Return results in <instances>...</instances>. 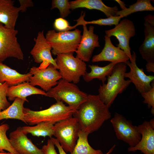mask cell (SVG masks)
Masks as SVG:
<instances>
[{
  "instance_id": "cell-23",
  "label": "cell",
  "mask_w": 154,
  "mask_h": 154,
  "mask_svg": "<svg viewBox=\"0 0 154 154\" xmlns=\"http://www.w3.org/2000/svg\"><path fill=\"white\" fill-rule=\"evenodd\" d=\"M117 64L110 62L103 67L96 65H89L88 66L90 68L91 71L89 72L85 73L82 76L83 79L86 82H89L94 79H98L101 81L102 83H104L107 79L106 77L111 75Z\"/></svg>"
},
{
  "instance_id": "cell-18",
  "label": "cell",
  "mask_w": 154,
  "mask_h": 154,
  "mask_svg": "<svg viewBox=\"0 0 154 154\" xmlns=\"http://www.w3.org/2000/svg\"><path fill=\"white\" fill-rule=\"evenodd\" d=\"M15 1L0 0V22L7 28L15 29L20 11L14 6Z\"/></svg>"
},
{
  "instance_id": "cell-24",
  "label": "cell",
  "mask_w": 154,
  "mask_h": 154,
  "mask_svg": "<svg viewBox=\"0 0 154 154\" xmlns=\"http://www.w3.org/2000/svg\"><path fill=\"white\" fill-rule=\"evenodd\" d=\"M25 101L16 98L12 104L6 109L0 112V121L3 119H16L27 124L24 118V104Z\"/></svg>"
},
{
  "instance_id": "cell-33",
  "label": "cell",
  "mask_w": 154,
  "mask_h": 154,
  "mask_svg": "<svg viewBox=\"0 0 154 154\" xmlns=\"http://www.w3.org/2000/svg\"><path fill=\"white\" fill-rule=\"evenodd\" d=\"M53 25L55 29L59 32L70 31V27L67 21L61 17L55 19Z\"/></svg>"
},
{
  "instance_id": "cell-3",
  "label": "cell",
  "mask_w": 154,
  "mask_h": 154,
  "mask_svg": "<svg viewBox=\"0 0 154 154\" xmlns=\"http://www.w3.org/2000/svg\"><path fill=\"white\" fill-rule=\"evenodd\" d=\"M74 108L66 106L62 101L56 102L48 108L40 111H34L24 108L25 120L31 125L43 122L56 123L72 116L76 111Z\"/></svg>"
},
{
  "instance_id": "cell-9",
  "label": "cell",
  "mask_w": 154,
  "mask_h": 154,
  "mask_svg": "<svg viewBox=\"0 0 154 154\" xmlns=\"http://www.w3.org/2000/svg\"><path fill=\"white\" fill-rule=\"evenodd\" d=\"M18 31L7 28L0 22V62L7 58L24 59V54L16 35Z\"/></svg>"
},
{
  "instance_id": "cell-38",
  "label": "cell",
  "mask_w": 154,
  "mask_h": 154,
  "mask_svg": "<svg viewBox=\"0 0 154 154\" xmlns=\"http://www.w3.org/2000/svg\"><path fill=\"white\" fill-rule=\"evenodd\" d=\"M146 69L148 72H154V63L147 62L146 65Z\"/></svg>"
},
{
  "instance_id": "cell-11",
  "label": "cell",
  "mask_w": 154,
  "mask_h": 154,
  "mask_svg": "<svg viewBox=\"0 0 154 154\" xmlns=\"http://www.w3.org/2000/svg\"><path fill=\"white\" fill-rule=\"evenodd\" d=\"M135 28L133 22L130 20L125 18L121 20L115 27L105 31L106 35L111 37H115L119 42L117 46L123 50L132 60L129 40L131 38L135 35Z\"/></svg>"
},
{
  "instance_id": "cell-1",
  "label": "cell",
  "mask_w": 154,
  "mask_h": 154,
  "mask_svg": "<svg viewBox=\"0 0 154 154\" xmlns=\"http://www.w3.org/2000/svg\"><path fill=\"white\" fill-rule=\"evenodd\" d=\"M109 108L98 95H88L87 100L74 113L80 130L89 134L98 130L104 122L110 118Z\"/></svg>"
},
{
  "instance_id": "cell-19",
  "label": "cell",
  "mask_w": 154,
  "mask_h": 154,
  "mask_svg": "<svg viewBox=\"0 0 154 154\" xmlns=\"http://www.w3.org/2000/svg\"><path fill=\"white\" fill-rule=\"evenodd\" d=\"M34 94H40L47 96L44 91L38 88L28 82H25L18 85L9 87L7 96L9 100L14 101L16 98L29 102L27 97Z\"/></svg>"
},
{
  "instance_id": "cell-2",
  "label": "cell",
  "mask_w": 154,
  "mask_h": 154,
  "mask_svg": "<svg viewBox=\"0 0 154 154\" xmlns=\"http://www.w3.org/2000/svg\"><path fill=\"white\" fill-rule=\"evenodd\" d=\"M126 70L125 63H117L112 74L108 76L107 83H103L100 86L98 95L99 98L109 108L117 95L121 93L131 83L129 79H125Z\"/></svg>"
},
{
  "instance_id": "cell-16",
  "label": "cell",
  "mask_w": 154,
  "mask_h": 154,
  "mask_svg": "<svg viewBox=\"0 0 154 154\" xmlns=\"http://www.w3.org/2000/svg\"><path fill=\"white\" fill-rule=\"evenodd\" d=\"M9 139L11 146L18 154H43L41 149L37 147L28 138L21 127L10 133Z\"/></svg>"
},
{
  "instance_id": "cell-5",
  "label": "cell",
  "mask_w": 154,
  "mask_h": 154,
  "mask_svg": "<svg viewBox=\"0 0 154 154\" xmlns=\"http://www.w3.org/2000/svg\"><path fill=\"white\" fill-rule=\"evenodd\" d=\"M46 93L47 96L54 98L56 102H65L76 110L86 100L88 96L75 84L62 78Z\"/></svg>"
},
{
  "instance_id": "cell-40",
  "label": "cell",
  "mask_w": 154,
  "mask_h": 154,
  "mask_svg": "<svg viewBox=\"0 0 154 154\" xmlns=\"http://www.w3.org/2000/svg\"><path fill=\"white\" fill-rule=\"evenodd\" d=\"M116 147V145H114L109 150L108 152L105 154H111Z\"/></svg>"
},
{
  "instance_id": "cell-36",
  "label": "cell",
  "mask_w": 154,
  "mask_h": 154,
  "mask_svg": "<svg viewBox=\"0 0 154 154\" xmlns=\"http://www.w3.org/2000/svg\"><path fill=\"white\" fill-rule=\"evenodd\" d=\"M51 138L53 141L55 146L57 147L58 150L59 154H67L66 152L63 149L59 143L56 138L53 137H52Z\"/></svg>"
},
{
  "instance_id": "cell-34",
  "label": "cell",
  "mask_w": 154,
  "mask_h": 154,
  "mask_svg": "<svg viewBox=\"0 0 154 154\" xmlns=\"http://www.w3.org/2000/svg\"><path fill=\"white\" fill-rule=\"evenodd\" d=\"M54 144L51 138L49 139L46 145L41 149L43 154H58L55 149Z\"/></svg>"
},
{
  "instance_id": "cell-42",
  "label": "cell",
  "mask_w": 154,
  "mask_h": 154,
  "mask_svg": "<svg viewBox=\"0 0 154 154\" xmlns=\"http://www.w3.org/2000/svg\"></svg>"
},
{
  "instance_id": "cell-22",
  "label": "cell",
  "mask_w": 154,
  "mask_h": 154,
  "mask_svg": "<svg viewBox=\"0 0 154 154\" xmlns=\"http://www.w3.org/2000/svg\"><path fill=\"white\" fill-rule=\"evenodd\" d=\"M30 72L26 74L20 73L7 65L0 62V84L6 82L9 86L27 82L32 76Z\"/></svg>"
},
{
  "instance_id": "cell-17",
  "label": "cell",
  "mask_w": 154,
  "mask_h": 154,
  "mask_svg": "<svg viewBox=\"0 0 154 154\" xmlns=\"http://www.w3.org/2000/svg\"><path fill=\"white\" fill-rule=\"evenodd\" d=\"M104 38L105 44L103 49L99 54L93 56L92 62L108 61L111 62H122L126 64L129 59L125 52L113 44L110 37L105 35Z\"/></svg>"
},
{
  "instance_id": "cell-28",
  "label": "cell",
  "mask_w": 154,
  "mask_h": 154,
  "mask_svg": "<svg viewBox=\"0 0 154 154\" xmlns=\"http://www.w3.org/2000/svg\"><path fill=\"white\" fill-rule=\"evenodd\" d=\"M9 125L7 123L0 125V152L6 151L12 154H18L11 144L6 133L9 129Z\"/></svg>"
},
{
  "instance_id": "cell-25",
  "label": "cell",
  "mask_w": 154,
  "mask_h": 154,
  "mask_svg": "<svg viewBox=\"0 0 154 154\" xmlns=\"http://www.w3.org/2000/svg\"><path fill=\"white\" fill-rule=\"evenodd\" d=\"M55 123L50 122L39 123L33 126H24L21 127L23 131L26 134L31 133L33 136H47L50 138L54 135L53 127Z\"/></svg>"
},
{
  "instance_id": "cell-8",
  "label": "cell",
  "mask_w": 154,
  "mask_h": 154,
  "mask_svg": "<svg viewBox=\"0 0 154 154\" xmlns=\"http://www.w3.org/2000/svg\"><path fill=\"white\" fill-rule=\"evenodd\" d=\"M82 11L80 17L74 20L77 21L75 25L71 26L70 29L79 25H82L83 32L80 42L75 52L76 57L84 62L89 61L95 48L100 46L98 35L94 33V27L90 26L88 29L84 22L85 12Z\"/></svg>"
},
{
  "instance_id": "cell-14",
  "label": "cell",
  "mask_w": 154,
  "mask_h": 154,
  "mask_svg": "<svg viewBox=\"0 0 154 154\" xmlns=\"http://www.w3.org/2000/svg\"><path fill=\"white\" fill-rule=\"evenodd\" d=\"M131 56V61L128 60L126 63L130 70L129 72L125 73V77L129 78L140 93L147 92L152 88L151 83L154 80V76L147 75L143 69L138 67L136 63V55L134 51L133 52Z\"/></svg>"
},
{
  "instance_id": "cell-41",
  "label": "cell",
  "mask_w": 154,
  "mask_h": 154,
  "mask_svg": "<svg viewBox=\"0 0 154 154\" xmlns=\"http://www.w3.org/2000/svg\"><path fill=\"white\" fill-rule=\"evenodd\" d=\"M0 154H12L11 153L8 152H0Z\"/></svg>"
},
{
  "instance_id": "cell-26",
  "label": "cell",
  "mask_w": 154,
  "mask_h": 154,
  "mask_svg": "<svg viewBox=\"0 0 154 154\" xmlns=\"http://www.w3.org/2000/svg\"><path fill=\"white\" fill-rule=\"evenodd\" d=\"M90 134L81 130L76 145L70 154H103L101 150L93 149L89 144L88 136Z\"/></svg>"
},
{
  "instance_id": "cell-12",
  "label": "cell",
  "mask_w": 154,
  "mask_h": 154,
  "mask_svg": "<svg viewBox=\"0 0 154 154\" xmlns=\"http://www.w3.org/2000/svg\"><path fill=\"white\" fill-rule=\"evenodd\" d=\"M29 72L33 76L27 82L33 86H38L47 92L56 86L62 78L59 71L51 64L42 69L33 66Z\"/></svg>"
},
{
  "instance_id": "cell-15",
  "label": "cell",
  "mask_w": 154,
  "mask_h": 154,
  "mask_svg": "<svg viewBox=\"0 0 154 154\" xmlns=\"http://www.w3.org/2000/svg\"><path fill=\"white\" fill-rule=\"evenodd\" d=\"M141 134L140 140L135 146L128 148L129 152L139 150L144 154H154V120L145 121L137 126Z\"/></svg>"
},
{
  "instance_id": "cell-20",
  "label": "cell",
  "mask_w": 154,
  "mask_h": 154,
  "mask_svg": "<svg viewBox=\"0 0 154 154\" xmlns=\"http://www.w3.org/2000/svg\"><path fill=\"white\" fill-rule=\"evenodd\" d=\"M70 9L84 8L89 9H96L103 13L107 17L116 16L118 11V7L115 6L110 7L105 5L101 0H76L69 2Z\"/></svg>"
},
{
  "instance_id": "cell-6",
  "label": "cell",
  "mask_w": 154,
  "mask_h": 154,
  "mask_svg": "<svg viewBox=\"0 0 154 154\" xmlns=\"http://www.w3.org/2000/svg\"><path fill=\"white\" fill-rule=\"evenodd\" d=\"M54 136L66 152L71 153L76 145L80 130L76 119L73 117L56 123L53 125Z\"/></svg>"
},
{
  "instance_id": "cell-7",
  "label": "cell",
  "mask_w": 154,
  "mask_h": 154,
  "mask_svg": "<svg viewBox=\"0 0 154 154\" xmlns=\"http://www.w3.org/2000/svg\"><path fill=\"white\" fill-rule=\"evenodd\" d=\"M55 59L62 79L75 84L78 83L80 77L86 72L85 62L75 57L73 54H59Z\"/></svg>"
},
{
  "instance_id": "cell-10",
  "label": "cell",
  "mask_w": 154,
  "mask_h": 154,
  "mask_svg": "<svg viewBox=\"0 0 154 154\" xmlns=\"http://www.w3.org/2000/svg\"><path fill=\"white\" fill-rule=\"evenodd\" d=\"M110 122L118 139L126 142L129 147L135 146L140 140L141 135L137 126L134 125L131 120L122 115L116 113Z\"/></svg>"
},
{
  "instance_id": "cell-29",
  "label": "cell",
  "mask_w": 154,
  "mask_h": 154,
  "mask_svg": "<svg viewBox=\"0 0 154 154\" xmlns=\"http://www.w3.org/2000/svg\"><path fill=\"white\" fill-rule=\"evenodd\" d=\"M57 8L59 11L61 18L67 17L70 13V5L68 0H52L51 9Z\"/></svg>"
},
{
  "instance_id": "cell-27",
  "label": "cell",
  "mask_w": 154,
  "mask_h": 154,
  "mask_svg": "<svg viewBox=\"0 0 154 154\" xmlns=\"http://www.w3.org/2000/svg\"><path fill=\"white\" fill-rule=\"evenodd\" d=\"M154 11V7L150 0H137L136 3L129 5L128 8L118 11L116 16H121L123 18L138 11Z\"/></svg>"
},
{
  "instance_id": "cell-32",
  "label": "cell",
  "mask_w": 154,
  "mask_h": 154,
  "mask_svg": "<svg viewBox=\"0 0 154 154\" xmlns=\"http://www.w3.org/2000/svg\"><path fill=\"white\" fill-rule=\"evenodd\" d=\"M152 88L149 91L141 93L144 98L143 102L147 104L148 108H151V112L154 114V80L151 82Z\"/></svg>"
},
{
  "instance_id": "cell-35",
  "label": "cell",
  "mask_w": 154,
  "mask_h": 154,
  "mask_svg": "<svg viewBox=\"0 0 154 154\" xmlns=\"http://www.w3.org/2000/svg\"><path fill=\"white\" fill-rule=\"evenodd\" d=\"M20 6L19 7L20 11L24 13L27 11V8L33 6L34 3L31 0H19Z\"/></svg>"
},
{
  "instance_id": "cell-13",
  "label": "cell",
  "mask_w": 154,
  "mask_h": 154,
  "mask_svg": "<svg viewBox=\"0 0 154 154\" xmlns=\"http://www.w3.org/2000/svg\"><path fill=\"white\" fill-rule=\"evenodd\" d=\"M35 45L30 52L35 62L41 63L38 68L41 69L46 68L50 64L58 69L55 59L52 56V47L45 37L44 31H39L34 39Z\"/></svg>"
},
{
  "instance_id": "cell-21",
  "label": "cell",
  "mask_w": 154,
  "mask_h": 154,
  "mask_svg": "<svg viewBox=\"0 0 154 154\" xmlns=\"http://www.w3.org/2000/svg\"><path fill=\"white\" fill-rule=\"evenodd\" d=\"M144 41L139 48L143 59L147 62L154 63V26L145 21Z\"/></svg>"
},
{
  "instance_id": "cell-39",
  "label": "cell",
  "mask_w": 154,
  "mask_h": 154,
  "mask_svg": "<svg viewBox=\"0 0 154 154\" xmlns=\"http://www.w3.org/2000/svg\"><path fill=\"white\" fill-rule=\"evenodd\" d=\"M115 1L119 4L122 10L126 8V5L123 2L119 0Z\"/></svg>"
},
{
  "instance_id": "cell-30",
  "label": "cell",
  "mask_w": 154,
  "mask_h": 154,
  "mask_svg": "<svg viewBox=\"0 0 154 154\" xmlns=\"http://www.w3.org/2000/svg\"><path fill=\"white\" fill-rule=\"evenodd\" d=\"M121 18V16H111L106 18H101L90 21H86L84 20V23L86 24H94L102 25L112 26L117 25Z\"/></svg>"
},
{
  "instance_id": "cell-31",
  "label": "cell",
  "mask_w": 154,
  "mask_h": 154,
  "mask_svg": "<svg viewBox=\"0 0 154 154\" xmlns=\"http://www.w3.org/2000/svg\"><path fill=\"white\" fill-rule=\"evenodd\" d=\"M9 87L6 82L0 84V112L6 109L11 105L7 98V93Z\"/></svg>"
},
{
  "instance_id": "cell-4",
  "label": "cell",
  "mask_w": 154,
  "mask_h": 154,
  "mask_svg": "<svg viewBox=\"0 0 154 154\" xmlns=\"http://www.w3.org/2000/svg\"><path fill=\"white\" fill-rule=\"evenodd\" d=\"M81 31L77 29L73 31L56 32L55 30L48 31L45 38L52 47L51 53L54 55L59 54H73L80 42Z\"/></svg>"
},
{
  "instance_id": "cell-37",
  "label": "cell",
  "mask_w": 154,
  "mask_h": 154,
  "mask_svg": "<svg viewBox=\"0 0 154 154\" xmlns=\"http://www.w3.org/2000/svg\"><path fill=\"white\" fill-rule=\"evenodd\" d=\"M145 21L151 25L154 26V15L149 14L146 16L144 18Z\"/></svg>"
}]
</instances>
